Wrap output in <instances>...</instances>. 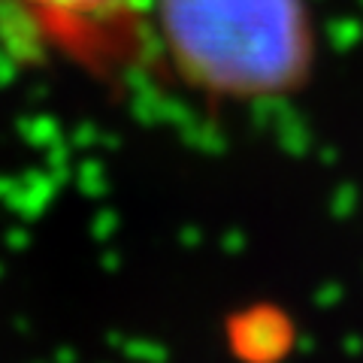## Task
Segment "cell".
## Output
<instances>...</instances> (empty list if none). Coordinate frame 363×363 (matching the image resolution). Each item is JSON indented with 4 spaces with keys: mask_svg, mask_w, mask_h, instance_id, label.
I'll return each mask as SVG.
<instances>
[{
    "mask_svg": "<svg viewBox=\"0 0 363 363\" xmlns=\"http://www.w3.org/2000/svg\"><path fill=\"white\" fill-rule=\"evenodd\" d=\"M173 73L212 100H276L309 82L315 25L306 0H149Z\"/></svg>",
    "mask_w": 363,
    "mask_h": 363,
    "instance_id": "1",
    "label": "cell"
},
{
    "mask_svg": "<svg viewBox=\"0 0 363 363\" xmlns=\"http://www.w3.org/2000/svg\"><path fill=\"white\" fill-rule=\"evenodd\" d=\"M37 25L70 49L97 52L121 43L149 0H16Z\"/></svg>",
    "mask_w": 363,
    "mask_h": 363,
    "instance_id": "2",
    "label": "cell"
}]
</instances>
